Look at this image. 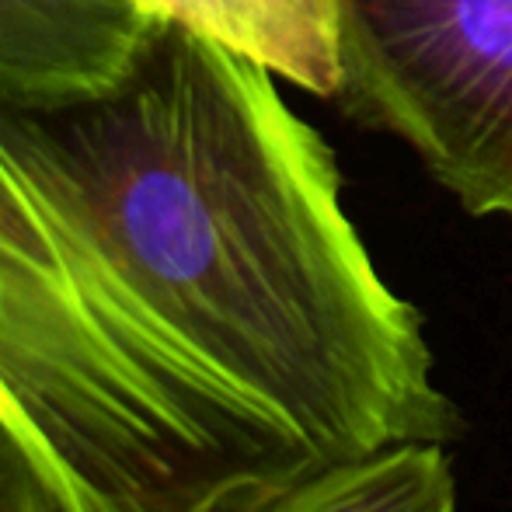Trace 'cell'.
<instances>
[{
    "label": "cell",
    "instance_id": "6da1fadb",
    "mask_svg": "<svg viewBox=\"0 0 512 512\" xmlns=\"http://www.w3.org/2000/svg\"><path fill=\"white\" fill-rule=\"evenodd\" d=\"M272 77L161 18L102 95L0 98V425L60 512H244L460 432Z\"/></svg>",
    "mask_w": 512,
    "mask_h": 512
},
{
    "label": "cell",
    "instance_id": "3957f363",
    "mask_svg": "<svg viewBox=\"0 0 512 512\" xmlns=\"http://www.w3.org/2000/svg\"><path fill=\"white\" fill-rule=\"evenodd\" d=\"M157 21L143 0H0V98L102 95L129 74Z\"/></svg>",
    "mask_w": 512,
    "mask_h": 512
},
{
    "label": "cell",
    "instance_id": "8992f818",
    "mask_svg": "<svg viewBox=\"0 0 512 512\" xmlns=\"http://www.w3.org/2000/svg\"><path fill=\"white\" fill-rule=\"evenodd\" d=\"M0 512H60L21 443L0 425Z\"/></svg>",
    "mask_w": 512,
    "mask_h": 512
},
{
    "label": "cell",
    "instance_id": "7a4b0ae2",
    "mask_svg": "<svg viewBox=\"0 0 512 512\" xmlns=\"http://www.w3.org/2000/svg\"><path fill=\"white\" fill-rule=\"evenodd\" d=\"M338 49L352 119L471 216L512 220V0H338Z\"/></svg>",
    "mask_w": 512,
    "mask_h": 512
},
{
    "label": "cell",
    "instance_id": "5b68a950",
    "mask_svg": "<svg viewBox=\"0 0 512 512\" xmlns=\"http://www.w3.org/2000/svg\"><path fill=\"white\" fill-rule=\"evenodd\" d=\"M244 512H457L443 443H401L331 464Z\"/></svg>",
    "mask_w": 512,
    "mask_h": 512
},
{
    "label": "cell",
    "instance_id": "277c9868",
    "mask_svg": "<svg viewBox=\"0 0 512 512\" xmlns=\"http://www.w3.org/2000/svg\"><path fill=\"white\" fill-rule=\"evenodd\" d=\"M157 18L227 46L286 77L293 88L335 98L342 88L338 0H143Z\"/></svg>",
    "mask_w": 512,
    "mask_h": 512
}]
</instances>
